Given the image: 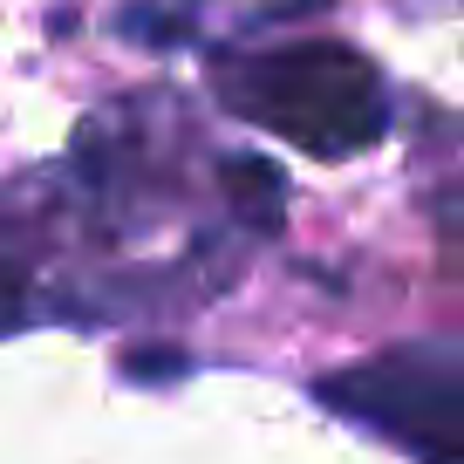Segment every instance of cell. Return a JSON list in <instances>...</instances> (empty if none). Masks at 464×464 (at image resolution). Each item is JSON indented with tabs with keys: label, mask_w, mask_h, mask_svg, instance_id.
Returning <instances> with one entry per match:
<instances>
[{
	"label": "cell",
	"mask_w": 464,
	"mask_h": 464,
	"mask_svg": "<svg viewBox=\"0 0 464 464\" xmlns=\"http://www.w3.org/2000/svg\"><path fill=\"white\" fill-rule=\"evenodd\" d=\"M226 110L307 158H355L390 130V96L369 55L348 42H287L218 69Z\"/></svg>",
	"instance_id": "6da1fadb"
},
{
	"label": "cell",
	"mask_w": 464,
	"mask_h": 464,
	"mask_svg": "<svg viewBox=\"0 0 464 464\" xmlns=\"http://www.w3.org/2000/svg\"><path fill=\"white\" fill-rule=\"evenodd\" d=\"M314 396L334 417L390 437L417 464H458L464 450V355L450 334L348 362L334 376H321Z\"/></svg>",
	"instance_id": "7a4b0ae2"
},
{
	"label": "cell",
	"mask_w": 464,
	"mask_h": 464,
	"mask_svg": "<svg viewBox=\"0 0 464 464\" xmlns=\"http://www.w3.org/2000/svg\"><path fill=\"white\" fill-rule=\"evenodd\" d=\"M226 185H232V198H239V212H253V226H260V232H274V226H280L287 178H280L266 158H239V164H226Z\"/></svg>",
	"instance_id": "3957f363"
},
{
	"label": "cell",
	"mask_w": 464,
	"mask_h": 464,
	"mask_svg": "<svg viewBox=\"0 0 464 464\" xmlns=\"http://www.w3.org/2000/svg\"><path fill=\"white\" fill-rule=\"evenodd\" d=\"M34 321H48V301L34 294V280L21 274V260H7V253H0V334L34 328Z\"/></svg>",
	"instance_id": "277c9868"
}]
</instances>
